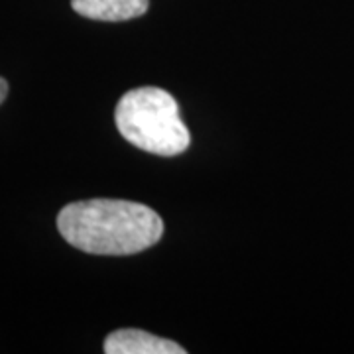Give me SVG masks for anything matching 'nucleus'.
<instances>
[{
    "label": "nucleus",
    "mask_w": 354,
    "mask_h": 354,
    "mask_svg": "<svg viewBox=\"0 0 354 354\" xmlns=\"http://www.w3.org/2000/svg\"><path fill=\"white\" fill-rule=\"evenodd\" d=\"M57 228L81 252L128 256L158 244L164 234V221L142 203L88 199L65 205L57 215Z\"/></svg>",
    "instance_id": "1"
},
{
    "label": "nucleus",
    "mask_w": 354,
    "mask_h": 354,
    "mask_svg": "<svg viewBox=\"0 0 354 354\" xmlns=\"http://www.w3.org/2000/svg\"><path fill=\"white\" fill-rule=\"evenodd\" d=\"M116 128L132 146L156 156H179L191 134L179 116L177 101L164 88L140 87L122 95L114 111Z\"/></svg>",
    "instance_id": "2"
},
{
    "label": "nucleus",
    "mask_w": 354,
    "mask_h": 354,
    "mask_svg": "<svg viewBox=\"0 0 354 354\" xmlns=\"http://www.w3.org/2000/svg\"><path fill=\"white\" fill-rule=\"evenodd\" d=\"M106 354H185L177 342L140 329H120L104 341Z\"/></svg>",
    "instance_id": "3"
},
{
    "label": "nucleus",
    "mask_w": 354,
    "mask_h": 354,
    "mask_svg": "<svg viewBox=\"0 0 354 354\" xmlns=\"http://www.w3.org/2000/svg\"><path fill=\"white\" fill-rule=\"evenodd\" d=\"M79 16L101 22H124L148 10V0H71Z\"/></svg>",
    "instance_id": "4"
},
{
    "label": "nucleus",
    "mask_w": 354,
    "mask_h": 354,
    "mask_svg": "<svg viewBox=\"0 0 354 354\" xmlns=\"http://www.w3.org/2000/svg\"><path fill=\"white\" fill-rule=\"evenodd\" d=\"M6 95H8V83H6V79H2V77H0V104L4 102Z\"/></svg>",
    "instance_id": "5"
}]
</instances>
